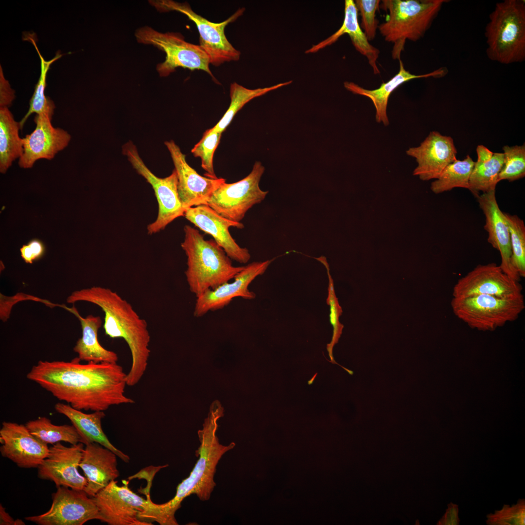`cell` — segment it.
I'll list each match as a JSON object with an SVG mask.
<instances>
[{
  "label": "cell",
  "mask_w": 525,
  "mask_h": 525,
  "mask_svg": "<svg viewBox=\"0 0 525 525\" xmlns=\"http://www.w3.org/2000/svg\"><path fill=\"white\" fill-rule=\"evenodd\" d=\"M40 360L27 374L61 401L80 410L104 411L113 405L133 403L124 395L126 375L117 363Z\"/></svg>",
  "instance_id": "1"
},
{
  "label": "cell",
  "mask_w": 525,
  "mask_h": 525,
  "mask_svg": "<svg viewBox=\"0 0 525 525\" xmlns=\"http://www.w3.org/2000/svg\"><path fill=\"white\" fill-rule=\"evenodd\" d=\"M68 303L88 302L105 313L104 329L110 338L124 340L130 349L132 364L126 384L134 386L146 371L150 350V335L146 320L141 318L127 301L109 288L93 286L76 290L67 298Z\"/></svg>",
  "instance_id": "2"
},
{
  "label": "cell",
  "mask_w": 525,
  "mask_h": 525,
  "mask_svg": "<svg viewBox=\"0 0 525 525\" xmlns=\"http://www.w3.org/2000/svg\"><path fill=\"white\" fill-rule=\"evenodd\" d=\"M215 419L209 420L204 429L199 432L201 444L196 451L198 459L189 476L177 486L175 496L161 504H155L149 498L141 514L143 521L151 524L156 522L160 525H177L175 513L185 498L194 494L201 501L210 499L216 486L214 476L216 466L222 456L235 446L233 442L228 445L219 443L215 435Z\"/></svg>",
  "instance_id": "3"
},
{
  "label": "cell",
  "mask_w": 525,
  "mask_h": 525,
  "mask_svg": "<svg viewBox=\"0 0 525 525\" xmlns=\"http://www.w3.org/2000/svg\"><path fill=\"white\" fill-rule=\"evenodd\" d=\"M181 246L187 258L185 272L191 292L198 297L233 279L244 266H234L231 259L214 240H205L198 229L189 225L184 228Z\"/></svg>",
  "instance_id": "4"
},
{
  "label": "cell",
  "mask_w": 525,
  "mask_h": 525,
  "mask_svg": "<svg viewBox=\"0 0 525 525\" xmlns=\"http://www.w3.org/2000/svg\"><path fill=\"white\" fill-rule=\"evenodd\" d=\"M380 8L387 13L378 26L386 42L394 45L392 57L401 60L406 40L417 41L424 36L446 0H383Z\"/></svg>",
  "instance_id": "5"
},
{
  "label": "cell",
  "mask_w": 525,
  "mask_h": 525,
  "mask_svg": "<svg viewBox=\"0 0 525 525\" xmlns=\"http://www.w3.org/2000/svg\"><path fill=\"white\" fill-rule=\"evenodd\" d=\"M485 35L486 54L491 61L508 65L525 60V2L504 0L489 16Z\"/></svg>",
  "instance_id": "6"
},
{
  "label": "cell",
  "mask_w": 525,
  "mask_h": 525,
  "mask_svg": "<svg viewBox=\"0 0 525 525\" xmlns=\"http://www.w3.org/2000/svg\"><path fill=\"white\" fill-rule=\"evenodd\" d=\"M453 313L473 329L493 331L516 320L525 308L524 297L504 298L478 295L454 298L451 302Z\"/></svg>",
  "instance_id": "7"
},
{
  "label": "cell",
  "mask_w": 525,
  "mask_h": 525,
  "mask_svg": "<svg viewBox=\"0 0 525 525\" xmlns=\"http://www.w3.org/2000/svg\"><path fill=\"white\" fill-rule=\"evenodd\" d=\"M135 35L138 42L152 45L166 54L164 61L157 66L161 77H166L181 67L191 70H202L216 80L210 69L209 57L199 45L189 43L179 33H160L149 26L137 29Z\"/></svg>",
  "instance_id": "8"
},
{
  "label": "cell",
  "mask_w": 525,
  "mask_h": 525,
  "mask_svg": "<svg viewBox=\"0 0 525 525\" xmlns=\"http://www.w3.org/2000/svg\"><path fill=\"white\" fill-rule=\"evenodd\" d=\"M149 2L159 12L177 11L193 21L199 34V45L208 55L212 65L219 66L225 62L239 59L241 52L228 40L225 29L243 14L244 8L239 9L226 20L214 23L195 13L186 2L181 3L172 0H151Z\"/></svg>",
  "instance_id": "9"
},
{
  "label": "cell",
  "mask_w": 525,
  "mask_h": 525,
  "mask_svg": "<svg viewBox=\"0 0 525 525\" xmlns=\"http://www.w3.org/2000/svg\"><path fill=\"white\" fill-rule=\"evenodd\" d=\"M264 172L262 163L256 161L251 172L242 180L233 183H222L213 192L207 205L223 217L241 222L246 212L262 202L268 193L259 186Z\"/></svg>",
  "instance_id": "10"
},
{
  "label": "cell",
  "mask_w": 525,
  "mask_h": 525,
  "mask_svg": "<svg viewBox=\"0 0 525 525\" xmlns=\"http://www.w3.org/2000/svg\"><path fill=\"white\" fill-rule=\"evenodd\" d=\"M123 153L138 173L152 186L158 202V215L156 220L148 226V233L152 234L158 232L175 219L184 216L185 210L179 197L175 170L166 177L157 176L145 165L137 148L130 142L123 146Z\"/></svg>",
  "instance_id": "11"
},
{
  "label": "cell",
  "mask_w": 525,
  "mask_h": 525,
  "mask_svg": "<svg viewBox=\"0 0 525 525\" xmlns=\"http://www.w3.org/2000/svg\"><path fill=\"white\" fill-rule=\"evenodd\" d=\"M38 525H82L101 516L92 497L84 490L57 487L52 494V503L46 512L25 518Z\"/></svg>",
  "instance_id": "12"
},
{
  "label": "cell",
  "mask_w": 525,
  "mask_h": 525,
  "mask_svg": "<svg viewBox=\"0 0 525 525\" xmlns=\"http://www.w3.org/2000/svg\"><path fill=\"white\" fill-rule=\"evenodd\" d=\"M119 486L113 480L92 497L98 508L101 521L109 525H150L140 521V514L148 502L134 492L124 481Z\"/></svg>",
  "instance_id": "13"
},
{
  "label": "cell",
  "mask_w": 525,
  "mask_h": 525,
  "mask_svg": "<svg viewBox=\"0 0 525 525\" xmlns=\"http://www.w3.org/2000/svg\"><path fill=\"white\" fill-rule=\"evenodd\" d=\"M523 287L495 263L479 264L458 280L453 289L454 298L491 295L504 298L524 297Z\"/></svg>",
  "instance_id": "14"
},
{
  "label": "cell",
  "mask_w": 525,
  "mask_h": 525,
  "mask_svg": "<svg viewBox=\"0 0 525 525\" xmlns=\"http://www.w3.org/2000/svg\"><path fill=\"white\" fill-rule=\"evenodd\" d=\"M275 258L262 262H254L244 266L231 282H227L214 289H209L196 298L193 315L203 316L209 311L222 309L236 297L253 299L256 294L248 289V286L258 276L264 273Z\"/></svg>",
  "instance_id": "15"
},
{
  "label": "cell",
  "mask_w": 525,
  "mask_h": 525,
  "mask_svg": "<svg viewBox=\"0 0 525 525\" xmlns=\"http://www.w3.org/2000/svg\"><path fill=\"white\" fill-rule=\"evenodd\" d=\"M84 446L81 442L70 447L61 442L53 444L37 468L38 477L53 482L56 488L62 486L84 490L87 481L80 473L78 468Z\"/></svg>",
  "instance_id": "16"
},
{
  "label": "cell",
  "mask_w": 525,
  "mask_h": 525,
  "mask_svg": "<svg viewBox=\"0 0 525 525\" xmlns=\"http://www.w3.org/2000/svg\"><path fill=\"white\" fill-rule=\"evenodd\" d=\"M52 118L48 113L35 116V129L22 138L23 153L18 160L20 167L31 168L39 159L51 160L69 145L71 136L63 129L54 127Z\"/></svg>",
  "instance_id": "17"
},
{
  "label": "cell",
  "mask_w": 525,
  "mask_h": 525,
  "mask_svg": "<svg viewBox=\"0 0 525 525\" xmlns=\"http://www.w3.org/2000/svg\"><path fill=\"white\" fill-rule=\"evenodd\" d=\"M1 455L21 468H37L47 457L48 445L34 437L25 425L4 421L0 430Z\"/></svg>",
  "instance_id": "18"
},
{
  "label": "cell",
  "mask_w": 525,
  "mask_h": 525,
  "mask_svg": "<svg viewBox=\"0 0 525 525\" xmlns=\"http://www.w3.org/2000/svg\"><path fill=\"white\" fill-rule=\"evenodd\" d=\"M172 157L177 177V190L183 209L207 205L215 190L226 179L202 176L191 167L186 156L173 140L165 142Z\"/></svg>",
  "instance_id": "19"
},
{
  "label": "cell",
  "mask_w": 525,
  "mask_h": 525,
  "mask_svg": "<svg viewBox=\"0 0 525 525\" xmlns=\"http://www.w3.org/2000/svg\"><path fill=\"white\" fill-rule=\"evenodd\" d=\"M184 217L201 230L210 235L231 260L243 264L250 260L249 250L239 246L229 231L230 227L243 229L245 226L242 223L223 217L206 204L187 209Z\"/></svg>",
  "instance_id": "20"
},
{
  "label": "cell",
  "mask_w": 525,
  "mask_h": 525,
  "mask_svg": "<svg viewBox=\"0 0 525 525\" xmlns=\"http://www.w3.org/2000/svg\"><path fill=\"white\" fill-rule=\"evenodd\" d=\"M406 154L417 163L413 175L428 181L437 179L446 167L456 159L457 151L451 137L433 131L419 146L409 148Z\"/></svg>",
  "instance_id": "21"
},
{
  "label": "cell",
  "mask_w": 525,
  "mask_h": 525,
  "mask_svg": "<svg viewBox=\"0 0 525 525\" xmlns=\"http://www.w3.org/2000/svg\"><path fill=\"white\" fill-rule=\"evenodd\" d=\"M476 198L485 217L484 228L488 234V242L500 252V267L509 277L519 281L521 277L511 263L512 250L508 226L504 213L498 204L495 191L483 193Z\"/></svg>",
  "instance_id": "22"
},
{
  "label": "cell",
  "mask_w": 525,
  "mask_h": 525,
  "mask_svg": "<svg viewBox=\"0 0 525 525\" xmlns=\"http://www.w3.org/2000/svg\"><path fill=\"white\" fill-rule=\"evenodd\" d=\"M117 455L101 444L93 442L85 445L79 468L87 479L84 490L93 497L119 476Z\"/></svg>",
  "instance_id": "23"
},
{
  "label": "cell",
  "mask_w": 525,
  "mask_h": 525,
  "mask_svg": "<svg viewBox=\"0 0 525 525\" xmlns=\"http://www.w3.org/2000/svg\"><path fill=\"white\" fill-rule=\"evenodd\" d=\"M399 72L389 80L381 84L380 87L374 89L364 88L352 82H345L344 87L352 93L368 98L375 107V120L378 123L385 126L389 124L387 114L388 101L390 94L402 84L414 79L422 78H441L446 76L448 70L446 67H441L434 71L422 74H414L406 70L401 60H399Z\"/></svg>",
  "instance_id": "24"
},
{
  "label": "cell",
  "mask_w": 525,
  "mask_h": 525,
  "mask_svg": "<svg viewBox=\"0 0 525 525\" xmlns=\"http://www.w3.org/2000/svg\"><path fill=\"white\" fill-rule=\"evenodd\" d=\"M344 34L350 36L356 49L368 59L375 74L380 73L377 65L380 54L378 49L372 45L361 29L358 20V10L353 0L345 1L344 18L342 25L334 34L305 51V53H315L331 45Z\"/></svg>",
  "instance_id": "25"
},
{
  "label": "cell",
  "mask_w": 525,
  "mask_h": 525,
  "mask_svg": "<svg viewBox=\"0 0 525 525\" xmlns=\"http://www.w3.org/2000/svg\"><path fill=\"white\" fill-rule=\"evenodd\" d=\"M54 408L59 414L67 417L77 430L85 445L96 442L113 452L123 461L127 463L129 456L116 448L109 441L102 427L101 421L105 417L104 411L86 414L70 404L57 403Z\"/></svg>",
  "instance_id": "26"
},
{
  "label": "cell",
  "mask_w": 525,
  "mask_h": 525,
  "mask_svg": "<svg viewBox=\"0 0 525 525\" xmlns=\"http://www.w3.org/2000/svg\"><path fill=\"white\" fill-rule=\"evenodd\" d=\"M81 325L82 335L73 348L81 361L87 362L117 363L118 356L115 352L106 350L99 343L98 332L102 324L99 316L89 315L83 317L76 312Z\"/></svg>",
  "instance_id": "27"
},
{
  "label": "cell",
  "mask_w": 525,
  "mask_h": 525,
  "mask_svg": "<svg viewBox=\"0 0 525 525\" xmlns=\"http://www.w3.org/2000/svg\"><path fill=\"white\" fill-rule=\"evenodd\" d=\"M477 160L469 179V190L476 196L483 193L495 191L498 177L504 161L503 153H493L482 145L476 148Z\"/></svg>",
  "instance_id": "28"
},
{
  "label": "cell",
  "mask_w": 525,
  "mask_h": 525,
  "mask_svg": "<svg viewBox=\"0 0 525 525\" xmlns=\"http://www.w3.org/2000/svg\"><path fill=\"white\" fill-rule=\"evenodd\" d=\"M19 129V122L15 121L8 108L0 107V172L2 174L6 173L13 162L23 154Z\"/></svg>",
  "instance_id": "29"
},
{
  "label": "cell",
  "mask_w": 525,
  "mask_h": 525,
  "mask_svg": "<svg viewBox=\"0 0 525 525\" xmlns=\"http://www.w3.org/2000/svg\"><path fill=\"white\" fill-rule=\"evenodd\" d=\"M25 426L34 437L47 445L61 441L71 445L81 442V438L72 424L55 425L48 418L42 417L28 421Z\"/></svg>",
  "instance_id": "30"
},
{
  "label": "cell",
  "mask_w": 525,
  "mask_h": 525,
  "mask_svg": "<svg viewBox=\"0 0 525 525\" xmlns=\"http://www.w3.org/2000/svg\"><path fill=\"white\" fill-rule=\"evenodd\" d=\"M25 38L26 40H29L32 43L39 55L41 62V73L38 81L35 85L33 95L30 101L29 108L19 122L21 129L28 118L33 113H35L36 114L48 113L52 117L55 105L50 97L46 96L45 94L47 73L51 64L62 56V54L58 52L52 59L46 61L39 52L34 38L29 34L28 35V36H25Z\"/></svg>",
  "instance_id": "31"
},
{
  "label": "cell",
  "mask_w": 525,
  "mask_h": 525,
  "mask_svg": "<svg viewBox=\"0 0 525 525\" xmlns=\"http://www.w3.org/2000/svg\"><path fill=\"white\" fill-rule=\"evenodd\" d=\"M474 164V161L469 155L462 160L456 159L448 165L431 183V191L438 194L455 188L469 190V179Z\"/></svg>",
  "instance_id": "32"
},
{
  "label": "cell",
  "mask_w": 525,
  "mask_h": 525,
  "mask_svg": "<svg viewBox=\"0 0 525 525\" xmlns=\"http://www.w3.org/2000/svg\"><path fill=\"white\" fill-rule=\"evenodd\" d=\"M292 82V81H289L269 87L253 89L247 88L235 82L232 83L230 87V105L224 116L213 128L222 133L229 124L238 111L248 102L269 91L289 85Z\"/></svg>",
  "instance_id": "33"
},
{
  "label": "cell",
  "mask_w": 525,
  "mask_h": 525,
  "mask_svg": "<svg viewBox=\"0 0 525 525\" xmlns=\"http://www.w3.org/2000/svg\"><path fill=\"white\" fill-rule=\"evenodd\" d=\"M504 213L508 223L512 250L511 263L520 277H525V226L516 215Z\"/></svg>",
  "instance_id": "34"
},
{
  "label": "cell",
  "mask_w": 525,
  "mask_h": 525,
  "mask_svg": "<svg viewBox=\"0 0 525 525\" xmlns=\"http://www.w3.org/2000/svg\"><path fill=\"white\" fill-rule=\"evenodd\" d=\"M316 259L325 266L329 279L328 288V294L326 299V302L327 304L330 306V320L333 328V333L332 340L329 344L327 345L326 348L330 359V362L332 364H336L339 365L334 360L332 350L334 345L337 343L339 341V339L342 334V330L344 328L343 325L339 322V317L341 315L343 311L335 295L333 281L330 274L329 266L326 258L324 257H321ZM339 366L345 369L347 372L349 371V369L342 366Z\"/></svg>",
  "instance_id": "35"
},
{
  "label": "cell",
  "mask_w": 525,
  "mask_h": 525,
  "mask_svg": "<svg viewBox=\"0 0 525 525\" xmlns=\"http://www.w3.org/2000/svg\"><path fill=\"white\" fill-rule=\"evenodd\" d=\"M221 135L222 133L215 130L213 127L207 130L200 140L191 150L195 157L200 158L201 167L206 172L205 175L209 178H217L214 170L213 159Z\"/></svg>",
  "instance_id": "36"
},
{
  "label": "cell",
  "mask_w": 525,
  "mask_h": 525,
  "mask_svg": "<svg viewBox=\"0 0 525 525\" xmlns=\"http://www.w3.org/2000/svg\"><path fill=\"white\" fill-rule=\"evenodd\" d=\"M504 161L499 175L498 179L509 181L523 178L525 176V146H505Z\"/></svg>",
  "instance_id": "37"
},
{
  "label": "cell",
  "mask_w": 525,
  "mask_h": 525,
  "mask_svg": "<svg viewBox=\"0 0 525 525\" xmlns=\"http://www.w3.org/2000/svg\"><path fill=\"white\" fill-rule=\"evenodd\" d=\"M489 525H524L525 524V500L519 499L517 504L510 506L504 505L501 510L487 516Z\"/></svg>",
  "instance_id": "38"
},
{
  "label": "cell",
  "mask_w": 525,
  "mask_h": 525,
  "mask_svg": "<svg viewBox=\"0 0 525 525\" xmlns=\"http://www.w3.org/2000/svg\"><path fill=\"white\" fill-rule=\"evenodd\" d=\"M355 4L361 17L360 27L368 41L374 39L378 28L376 12L380 7V0H356Z\"/></svg>",
  "instance_id": "39"
},
{
  "label": "cell",
  "mask_w": 525,
  "mask_h": 525,
  "mask_svg": "<svg viewBox=\"0 0 525 525\" xmlns=\"http://www.w3.org/2000/svg\"><path fill=\"white\" fill-rule=\"evenodd\" d=\"M44 243L38 239H33L20 248L21 258L26 263L32 264L40 260L46 253Z\"/></svg>",
  "instance_id": "40"
},
{
  "label": "cell",
  "mask_w": 525,
  "mask_h": 525,
  "mask_svg": "<svg viewBox=\"0 0 525 525\" xmlns=\"http://www.w3.org/2000/svg\"><path fill=\"white\" fill-rule=\"evenodd\" d=\"M15 91L4 77L0 66V107H8L15 99Z\"/></svg>",
  "instance_id": "41"
},
{
  "label": "cell",
  "mask_w": 525,
  "mask_h": 525,
  "mask_svg": "<svg viewBox=\"0 0 525 525\" xmlns=\"http://www.w3.org/2000/svg\"><path fill=\"white\" fill-rule=\"evenodd\" d=\"M460 520L458 517V507L456 504L450 503L443 517L438 522L440 525H458Z\"/></svg>",
  "instance_id": "42"
},
{
  "label": "cell",
  "mask_w": 525,
  "mask_h": 525,
  "mask_svg": "<svg viewBox=\"0 0 525 525\" xmlns=\"http://www.w3.org/2000/svg\"><path fill=\"white\" fill-rule=\"evenodd\" d=\"M16 520L14 519L6 511L5 508L1 504H0V525H15Z\"/></svg>",
  "instance_id": "43"
}]
</instances>
